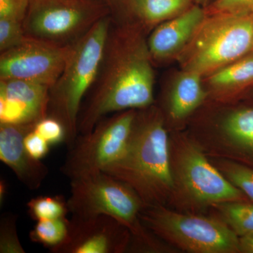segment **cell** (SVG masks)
Returning <instances> with one entry per match:
<instances>
[{
  "mask_svg": "<svg viewBox=\"0 0 253 253\" xmlns=\"http://www.w3.org/2000/svg\"><path fill=\"white\" fill-rule=\"evenodd\" d=\"M35 125L0 124V160L31 190L39 189L49 172L42 160L32 157L25 148V136Z\"/></svg>",
  "mask_w": 253,
  "mask_h": 253,
  "instance_id": "cell-14",
  "label": "cell"
},
{
  "mask_svg": "<svg viewBox=\"0 0 253 253\" xmlns=\"http://www.w3.org/2000/svg\"><path fill=\"white\" fill-rule=\"evenodd\" d=\"M212 8L217 14L253 17V0H216Z\"/></svg>",
  "mask_w": 253,
  "mask_h": 253,
  "instance_id": "cell-26",
  "label": "cell"
},
{
  "mask_svg": "<svg viewBox=\"0 0 253 253\" xmlns=\"http://www.w3.org/2000/svg\"><path fill=\"white\" fill-rule=\"evenodd\" d=\"M169 164L172 192L166 206L174 211L208 214L214 204L251 201L221 174L187 131L169 132Z\"/></svg>",
  "mask_w": 253,
  "mask_h": 253,
  "instance_id": "cell-3",
  "label": "cell"
},
{
  "mask_svg": "<svg viewBox=\"0 0 253 253\" xmlns=\"http://www.w3.org/2000/svg\"><path fill=\"white\" fill-rule=\"evenodd\" d=\"M196 1H197L198 2H203V1H206V0H196Z\"/></svg>",
  "mask_w": 253,
  "mask_h": 253,
  "instance_id": "cell-32",
  "label": "cell"
},
{
  "mask_svg": "<svg viewBox=\"0 0 253 253\" xmlns=\"http://www.w3.org/2000/svg\"><path fill=\"white\" fill-rule=\"evenodd\" d=\"M187 131L206 156L224 158L253 168V106L216 111Z\"/></svg>",
  "mask_w": 253,
  "mask_h": 253,
  "instance_id": "cell-10",
  "label": "cell"
},
{
  "mask_svg": "<svg viewBox=\"0 0 253 253\" xmlns=\"http://www.w3.org/2000/svg\"><path fill=\"white\" fill-rule=\"evenodd\" d=\"M129 186L144 207L167 206L172 192L169 132L161 110H137L126 149L103 171Z\"/></svg>",
  "mask_w": 253,
  "mask_h": 253,
  "instance_id": "cell-2",
  "label": "cell"
},
{
  "mask_svg": "<svg viewBox=\"0 0 253 253\" xmlns=\"http://www.w3.org/2000/svg\"><path fill=\"white\" fill-rule=\"evenodd\" d=\"M72 44L58 45L27 37L1 52L0 80H21L51 88L62 73Z\"/></svg>",
  "mask_w": 253,
  "mask_h": 253,
  "instance_id": "cell-11",
  "label": "cell"
},
{
  "mask_svg": "<svg viewBox=\"0 0 253 253\" xmlns=\"http://www.w3.org/2000/svg\"><path fill=\"white\" fill-rule=\"evenodd\" d=\"M129 229L111 216H72L67 239L52 253H125L130 243Z\"/></svg>",
  "mask_w": 253,
  "mask_h": 253,
  "instance_id": "cell-12",
  "label": "cell"
},
{
  "mask_svg": "<svg viewBox=\"0 0 253 253\" xmlns=\"http://www.w3.org/2000/svg\"><path fill=\"white\" fill-rule=\"evenodd\" d=\"M26 206L30 217L36 221L66 217L70 212L68 200L61 195L38 196L30 200Z\"/></svg>",
  "mask_w": 253,
  "mask_h": 253,
  "instance_id": "cell-22",
  "label": "cell"
},
{
  "mask_svg": "<svg viewBox=\"0 0 253 253\" xmlns=\"http://www.w3.org/2000/svg\"><path fill=\"white\" fill-rule=\"evenodd\" d=\"M18 216L6 213L0 221V253H25L17 232Z\"/></svg>",
  "mask_w": 253,
  "mask_h": 253,
  "instance_id": "cell-23",
  "label": "cell"
},
{
  "mask_svg": "<svg viewBox=\"0 0 253 253\" xmlns=\"http://www.w3.org/2000/svg\"><path fill=\"white\" fill-rule=\"evenodd\" d=\"M49 86L21 80H0V124H36L48 116Z\"/></svg>",
  "mask_w": 253,
  "mask_h": 253,
  "instance_id": "cell-13",
  "label": "cell"
},
{
  "mask_svg": "<svg viewBox=\"0 0 253 253\" xmlns=\"http://www.w3.org/2000/svg\"><path fill=\"white\" fill-rule=\"evenodd\" d=\"M253 41L252 16L217 14L205 18L190 41L184 70L212 74L253 52Z\"/></svg>",
  "mask_w": 253,
  "mask_h": 253,
  "instance_id": "cell-6",
  "label": "cell"
},
{
  "mask_svg": "<svg viewBox=\"0 0 253 253\" xmlns=\"http://www.w3.org/2000/svg\"><path fill=\"white\" fill-rule=\"evenodd\" d=\"M35 131L50 145H57L66 141V130L62 123L56 118L46 116L35 125Z\"/></svg>",
  "mask_w": 253,
  "mask_h": 253,
  "instance_id": "cell-25",
  "label": "cell"
},
{
  "mask_svg": "<svg viewBox=\"0 0 253 253\" xmlns=\"http://www.w3.org/2000/svg\"><path fill=\"white\" fill-rule=\"evenodd\" d=\"M204 20V10L194 6L158 26L147 41L151 59H168L180 51L192 40Z\"/></svg>",
  "mask_w": 253,
  "mask_h": 253,
  "instance_id": "cell-16",
  "label": "cell"
},
{
  "mask_svg": "<svg viewBox=\"0 0 253 253\" xmlns=\"http://www.w3.org/2000/svg\"><path fill=\"white\" fill-rule=\"evenodd\" d=\"M240 253H253V232L239 237Z\"/></svg>",
  "mask_w": 253,
  "mask_h": 253,
  "instance_id": "cell-30",
  "label": "cell"
},
{
  "mask_svg": "<svg viewBox=\"0 0 253 253\" xmlns=\"http://www.w3.org/2000/svg\"><path fill=\"white\" fill-rule=\"evenodd\" d=\"M151 56L135 28L110 29L99 75L82 105L79 134L90 132L103 118L154 104V73Z\"/></svg>",
  "mask_w": 253,
  "mask_h": 253,
  "instance_id": "cell-1",
  "label": "cell"
},
{
  "mask_svg": "<svg viewBox=\"0 0 253 253\" xmlns=\"http://www.w3.org/2000/svg\"><path fill=\"white\" fill-rule=\"evenodd\" d=\"M112 23L111 16L103 18L73 43L61 76L50 88L48 116L66 128L68 149L79 135L82 105L99 75Z\"/></svg>",
  "mask_w": 253,
  "mask_h": 253,
  "instance_id": "cell-4",
  "label": "cell"
},
{
  "mask_svg": "<svg viewBox=\"0 0 253 253\" xmlns=\"http://www.w3.org/2000/svg\"><path fill=\"white\" fill-rule=\"evenodd\" d=\"M109 8L113 21H117L118 17L124 11L127 13L129 0H98Z\"/></svg>",
  "mask_w": 253,
  "mask_h": 253,
  "instance_id": "cell-29",
  "label": "cell"
},
{
  "mask_svg": "<svg viewBox=\"0 0 253 253\" xmlns=\"http://www.w3.org/2000/svg\"><path fill=\"white\" fill-rule=\"evenodd\" d=\"M68 205L72 216H111L126 226L131 235L139 234L145 227L139 218L144 206L138 195L106 172L71 180Z\"/></svg>",
  "mask_w": 253,
  "mask_h": 253,
  "instance_id": "cell-8",
  "label": "cell"
},
{
  "mask_svg": "<svg viewBox=\"0 0 253 253\" xmlns=\"http://www.w3.org/2000/svg\"><path fill=\"white\" fill-rule=\"evenodd\" d=\"M24 146L32 157L42 160L49 153L51 145L33 129L25 136Z\"/></svg>",
  "mask_w": 253,
  "mask_h": 253,
  "instance_id": "cell-28",
  "label": "cell"
},
{
  "mask_svg": "<svg viewBox=\"0 0 253 253\" xmlns=\"http://www.w3.org/2000/svg\"><path fill=\"white\" fill-rule=\"evenodd\" d=\"M69 229L70 219L67 217L38 221L29 237L32 242L42 245L51 252L65 242Z\"/></svg>",
  "mask_w": 253,
  "mask_h": 253,
  "instance_id": "cell-20",
  "label": "cell"
},
{
  "mask_svg": "<svg viewBox=\"0 0 253 253\" xmlns=\"http://www.w3.org/2000/svg\"></svg>",
  "mask_w": 253,
  "mask_h": 253,
  "instance_id": "cell-33",
  "label": "cell"
},
{
  "mask_svg": "<svg viewBox=\"0 0 253 253\" xmlns=\"http://www.w3.org/2000/svg\"><path fill=\"white\" fill-rule=\"evenodd\" d=\"M253 83V51L211 74L209 84L218 91H234Z\"/></svg>",
  "mask_w": 253,
  "mask_h": 253,
  "instance_id": "cell-17",
  "label": "cell"
},
{
  "mask_svg": "<svg viewBox=\"0 0 253 253\" xmlns=\"http://www.w3.org/2000/svg\"><path fill=\"white\" fill-rule=\"evenodd\" d=\"M208 158L233 186L242 191L253 202V168L224 158Z\"/></svg>",
  "mask_w": 253,
  "mask_h": 253,
  "instance_id": "cell-21",
  "label": "cell"
},
{
  "mask_svg": "<svg viewBox=\"0 0 253 253\" xmlns=\"http://www.w3.org/2000/svg\"><path fill=\"white\" fill-rule=\"evenodd\" d=\"M190 0H129L128 12L143 23L156 24L179 12Z\"/></svg>",
  "mask_w": 253,
  "mask_h": 253,
  "instance_id": "cell-19",
  "label": "cell"
},
{
  "mask_svg": "<svg viewBox=\"0 0 253 253\" xmlns=\"http://www.w3.org/2000/svg\"><path fill=\"white\" fill-rule=\"evenodd\" d=\"M202 76L195 71L184 70L174 82L161 111L169 132L181 130V125L201 109L208 97L201 82Z\"/></svg>",
  "mask_w": 253,
  "mask_h": 253,
  "instance_id": "cell-15",
  "label": "cell"
},
{
  "mask_svg": "<svg viewBox=\"0 0 253 253\" xmlns=\"http://www.w3.org/2000/svg\"><path fill=\"white\" fill-rule=\"evenodd\" d=\"M137 110L116 113L99 121L90 132L79 134L61 172L70 180L103 172L126 149Z\"/></svg>",
  "mask_w": 253,
  "mask_h": 253,
  "instance_id": "cell-9",
  "label": "cell"
},
{
  "mask_svg": "<svg viewBox=\"0 0 253 253\" xmlns=\"http://www.w3.org/2000/svg\"><path fill=\"white\" fill-rule=\"evenodd\" d=\"M8 192V185L4 179L0 181V204L2 206Z\"/></svg>",
  "mask_w": 253,
  "mask_h": 253,
  "instance_id": "cell-31",
  "label": "cell"
},
{
  "mask_svg": "<svg viewBox=\"0 0 253 253\" xmlns=\"http://www.w3.org/2000/svg\"><path fill=\"white\" fill-rule=\"evenodd\" d=\"M139 218L179 253H240L239 236L212 214L181 212L155 206L143 208Z\"/></svg>",
  "mask_w": 253,
  "mask_h": 253,
  "instance_id": "cell-5",
  "label": "cell"
},
{
  "mask_svg": "<svg viewBox=\"0 0 253 253\" xmlns=\"http://www.w3.org/2000/svg\"><path fill=\"white\" fill-rule=\"evenodd\" d=\"M107 16L109 8L98 0H32L23 27L29 38L68 45Z\"/></svg>",
  "mask_w": 253,
  "mask_h": 253,
  "instance_id": "cell-7",
  "label": "cell"
},
{
  "mask_svg": "<svg viewBox=\"0 0 253 253\" xmlns=\"http://www.w3.org/2000/svg\"><path fill=\"white\" fill-rule=\"evenodd\" d=\"M208 214L219 218L239 237L253 232V202L251 201L214 204Z\"/></svg>",
  "mask_w": 253,
  "mask_h": 253,
  "instance_id": "cell-18",
  "label": "cell"
},
{
  "mask_svg": "<svg viewBox=\"0 0 253 253\" xmlns=\"http://www.w3.org/2000/svg\"><path fill=\"white\" fill-rule=\"evenodd\" d=\"M32 0H0V18L23 22Z\"/></svg>",
  "mask_w": 253,
  "mask_h": 253,
  "instance_id": "cell-27",
  "label": "cell"
},
{
  "mask_svg": "<svg viewBox=\"0 0 253 253\" xmlns=\"http://www.w3.org/2000/svg\"><path fill=\"white\" fill-rule=\"evenodd\" d=\"M26 38L23 22L0 18V52L21 44Z\"/></svg>",
  "mask_w": 253,
  "mask_h": 253,
  "instance_id": "cell-24",
  "label": "cell"
}]
</instances>
